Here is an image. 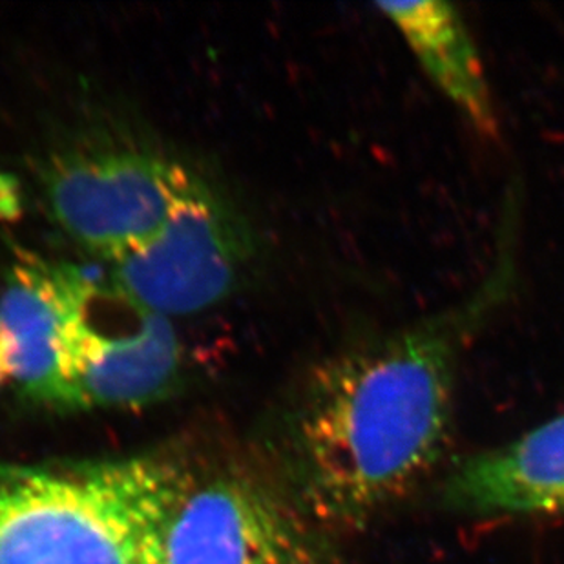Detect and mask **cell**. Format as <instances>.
<instances>
[{"label": "cell", "instance_id": "obj_10", "mask_svg": "<svg viewBox=\"0 0 564 564\" xmlns=\"http://www.w3.org/2000/svg\"><path fill=\"white\" fill-rule=\"evenodd\" d=\"M21 199L15 183L10 176L0 174V218H13L19 214Z\"/></svg>", "mask_w": 564, "mask_h": 564}, {"label": "cell", "instance_id": "obj_1", "mask_svg": "<svg viewBox=\"0 0 564 564\" xmlns=\"http://www.w3.org/2000/svg\"><path fill=\"white\" fill-rule=\"evenodd\" d=\"M519 202L505 205L497 254L457 304L366 336L305 375L291 411L300 491L324 527H362L426 479L452 430L458 362L519 278Z\"/></svg>", "mask_w": 564, "mask_h": 564}, {"label": "cell", "instance_id": "obj_11", "mask_svg": "<svg viewBox=\"0 0 564 564\" xmlns=\"http://www.w3.org/2000/svg\"><path fill=\"white\" fill-rule=\"evenodd\" d=\"M6 380H10V378L6 373L4 362H2V357H0V388L4 386Z\"/></svg>", "mask_w": 564, "mask_h": 564}, {"label": "cell", "instance_id": "obj_9", "mask_svg": "<svg viewBox=\"0 0 564 564\" xmlns=\"http://www.w3.org/2000/svg\"><path fill=\"white\" fill-rule=\"evenodd\" d=\"M378 11L404 39L433 86L486 135L497 133V112L479 48L455 6L441 0L380 2Z\"/></svg>", "mask_w": 564, "mask_h": 564}, {"label": "cell", "instance_id": "obj_2", "mask_svg": "<svg viewBox=\"0 0 564 564\" xmlns=\"http://www.w3.org/2000/svg\"><path fill=\"white\" fill-rule=\"evenodd\" d=\"M188 479L160 457L0 463V564H163Z\"/></svg>", "mask_w": 564, "mask_h": 564}, {"label": "cell", "instance_id": "obj_3", "mask_svg": "<svg viewBox=\"0 0 564 564\" xmlns=\"http://www.w3.org/2000/svg\"><path fill=\"white\" fill-rule=\"evenodd\" d=\"M199 174L143 144L90 139L50 155L44 205L69 240L116 261L165 225Z\"/></svg>", "mask_w": 564, "mask_h": 564}, {"label": "cell", "instance_id": "obj_8", "mask_svg": "<svg viewBox=\"0 0 564 564\" xmlns=\"http://www.w3.org/2000/svg\"><path fill=\"white\" fill-rule=\"evenodd\" d=\"M442 501L468 516L564 511V413L464 460L442 486Z\"/></svg>", "mask_w": 564, "mask_h": 564}, {"label": "cell", "instance_id": "obj_7", "mask_svg": "<svg viewBox=\"0 0 564 564\" xmlns=\"http://www.w3.org/2000/svg\"><path fill=\"white\" fill-rule=\"evenodd\" d=\"M86 278L74 267L26 260L0 293V357L30 399L59 408L66 333Z\"/></svg>", "mask_w": 564, "mask_h": 564}, {"label": "cell", "instance_id": "obj_5", "mask_svg": "<svg viewBox=\"0 0 564 564\" xmlns=\"http://www.w3.org/2000/svg\"><path fill=\"white\" fill-rule=\"evenodd\" d=\"M251 256L246 219L199 176L150 240L112 261V285L166 318L187 316L227 299Z\"/></svg>", "mask_w": 564, "mask_h": 564}, {"label": "cell", "instance_id": "obj_4", "mask_svg": "<svg viewBox=\"0 0 564 564\" xmlns=\"http://www.w3.org/2000/svg\"><path fill=\"white\" fill-rule=\"evenodd\" d=\"M183 347L171 318L116 285L86 280L66 333V410L143 408L174 393Z\"/></svg>", "mask_w": 564, "mask_h": 564}, {"label": "cell", "instance_id": "obj_6", "mask_svg": "<svg viewBox=\"0 0 564 564\" xmlns=\"http://www.w3.org/2000/svg\"><path fill=\"white\" fill-rule=\"evenodd\" d=\"M304 517L243 474L188 479L172 508L163 564H318Z\"/></svg>", "mask_w": 564, "mask_h": 564}]
</instances>
